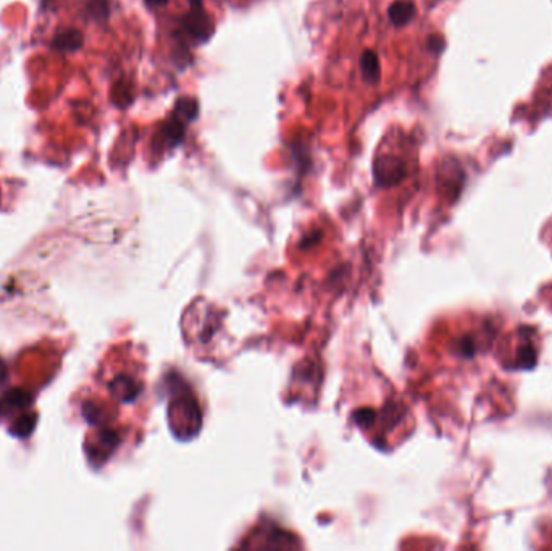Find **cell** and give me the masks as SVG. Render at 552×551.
Segmentation results:
<instances>
[{"label":"cell","instance_id":"3","mask_svg":"<svg viewBox=\"0 0 552 551\" xmlns=\"http://www.w3.org/2000/svg\"><path fill=\"white\" fill-rule=\"evenodd\" d=\"M375 183L381 188L399 185L406 178V164L396 156H380L373 164Z\"/></svg>","mask_w":552,"mask_h":551},{"label":"cell","instance_id":"7","mask_svg":"<svg viewBox=\"0 0 552 551\" xmlns=\"http://www.w3.org/2000/svg\"><path fill=\"white\" fill-rule=\"evenodd\" d=\"M360 72H362L365 83H368V85L377 86L380 83V59H378L375 52L364 51V54L360 57Z\"/></svg>","mask_w":552,"mask_h":551},{"label":"cell","instance_id":"1","mask_svg":"<svg viewBox=\"0 0 552 551\" xmlns=\"http://www.w3.org/2000/svg\"><path fill=\"white\" fill-rule=\"evenodd\" d=\"M180 28L181 33L176 36L194 46L207 43L212 38V34L215 33L214 20L204 9L202 0H189V9L181 18Z\"/></svg>","mask_w":552,"mask_h":551},{"label":"cell","instance_id":"12","mask_svg":"<svg viewBox=\"0 0 552 551\" xmlns=\"http://www.w3.org/2000/svg\"><path fill=\"white\" fill-rule=\"evenodd\" d=\"M168 2H170V0H144L147 9L152 10L164 9V7H167Z\"/></svg>","mask_w":552,"mask_h":551},{"label":"cell","instance_id":"9","mask_svg":"<svg viewBox=\"0 0 552 551\" xmlns=\"http://www.w3.org/2000/svg\"><path fill=\"white\" fill-rule=\"evenodd\" d=\"M86 10L94 22L105 23L110 18L109 0H88Z\"/></svg>","mask_w":552,"mask_h":551},{"label":"cell","instance_id":"4","mask_svg":"<svg viewBox=\"0 0 552 551\" xmlns=\"http://www.w3.org/2000/svg\"><path fill=\"white\" fill-rule=\"evenodd\" d=\"M517 350H515L514 362L512 369H533L538 362V348L533 343L532 338L527 332H519V341H517Z\"/></svg>","mask_w":552,"mask_h":551},{"label":"cell","instance_id":"2","mask_svg":"<svg viewBox=\"0 0 552 551\" xmlns=\"http://www.w3.org/2000/svg\"><path fill=\"white\" fill-rule=\"evenodd\" d=\"M186 127H188V122L172 112V115L160 125L159 131L155 135V148L159 151H173L178 148L186 138Z\"/></svg>","mask_w":552,"mask_h":551},{"label":"cell","instance_id":"8","mask_svg":"<svg viewBox=\"0 0 552 551\" xmlns=\"http://www.w3.org/2000/svg\"><path fill=\"white\" fill-rule=\"evenodd\" d=\"M173 112L188 123L194 122L199 115V102L194 97H180L173 106Z\"/></svg>","mask_w":552,"mask_h":551},{"label":"cell","instance_id":"10","mask_svg":"<svg viewBox=\"0 0 552 551\" xmlns=\"http://www.w3.org/2000/svg\"><path fill=\"white\" fill-rule=\"evenodd\" d=\"M131 101H133V93H131V89L128 86L120 83V85L113 88V102L118 107H126L128 104H131Z\"/></svg>","mask_w":552,"mask_h":551},{"label":"cell","instance_id":"6","mask_svg":"<svg viewBox=\"0 0 552 551\" xmlns=\"http://www.w3.org/2000/svg\"><path fill=\"white\" fill-rule=\"evenodd\" d=\"M415 17H417V7L410 0H396L389 5V22L393 23L396 28L409 25L410 22H414Z\"/></svg>","mask_w":552,"mask_h":551},{"label":"cell","instance_id":"5","mask_svg":"<svg viewBox=\"0 0 552 551\" xmlns=\"http://www.w3.org/2000/svg\"><path fill=\"white\" fill-rule=\"evenodd\" d=\"M84 46V36L75 28H67L55 34L51 41V49L59 54H73Z\"/></svg>","mask_w":552,"mask_h":551},{"label":"cell","instance_id":"11","mask_svg":"<svg viewBox=\"0 0 552 551\" xmlns=\"http://www.w3.org/2000/svg\"><path fill=\"white\" fill-rule=\"evenodd\" d=\"M427 47L428 51H430L431 54L440 55L441 52L444 51L446 43H444L443 36H440V34H433V36H430V38H428Z\"/></svg>","mask_w":552,"mask_h":551}]
</instances>
